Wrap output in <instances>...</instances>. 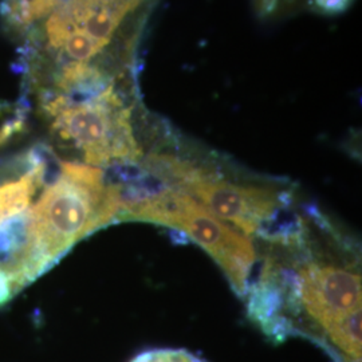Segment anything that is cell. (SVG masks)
I'll use <instances>...</instances> for the list:
<instances>
[{
	"mask_svg": "<svg viewBox=\"0 0 362 362\" xmlns=\"http://www.w3.org/2000/svg\"><path fill=\"white\" fill-rule=\"evenodd\" d=\"M122 203L121 188L106 181L104 169L61 163L57 177L18 218L16 251L26 285L78 242L118 221Z\"/></svg>",
	"mask_w": 362,
	"mask_h": 362,
	"instance_id": "1",
	"label": "cell"
},
{
	"mask_svg": "<svg viewBox=\"0 0 362 362\" xmlns=\"http://www.w3.org/2000/svg\"><path fill=\"white\" fill-rule=\"evenodd\" d=\"M129 362H207L185 349H152L137 354Z\"/></svg>",
	"mask_w": 362,
	"mask_h": 362,
	"instance_id": "8",
	"label": "cell"
},
{
	"mask_svg": "<svg viewBox=\"0 0 362 362\" xmlns=\"http://www.w3.org/2000/svg\"><path fill=\"white\" fill-rule=\"evenodd\" d=\"M296 299L315 332L345 362L361 360L360 272L311 262L298 272Z\"/></svg>",
	"mask_w": 362,
	"mask_h": 362,
	"instance_id": "5",
	"label": "cell"
},
{
	"mask_svg": "<svg viewBox=\"0 0 362 362\" xmlns=\"http://www.w3.org/2000/svg\"><path fill=\"white\" fill-rule=\"evenodd\" d=\"M59 0H7V13L11 25L27 27L52 13Z\"/></svg>",
	"mask_w": 362,
	"mask_h": 362,
	"instance_id": "7",
	"label": "cell"
},
{
	"mask_svg": "<svg viewBox=\"0 0 362 362\" xmlns=\"http://www.w3.org/2000/svg\"><path fill=\"white\" fill-rule=\"evenodd\" d=\"M146 221L184 233L203 248L223 270L233 290L243 297L257 263L250 238L220 219L194 197L172 188L124 199L118 221Z\"/></svg>",
	"mask_w": 362,
	"mask_h": 362,
	"instance_id": "2",
	"label": "cell"
},
{
	"mask_svg": "<svg viewBox=\"0 0 362 362\" xmlns=\"http://www.w3.org/2000/svg\"><path fill=\"white\" fill-rule=\"evenodd\" d=\"M351 0H314V4L318 10L326 13H341L348 8Z\"/></svg>",
	"mask_w": 362,
	"mask_h": 362,
	"instance_id": "9",
	"label": "cell"
},
{
	"mask_svg": "<svg viewBox=\"0 0 362 362\" xmlns=\"http://www.w3.org/2000/svg\"><path fill=\"white\" fill-rule=\"evenodd\" d=\"M52 134L76 149L83 164L103 168L137 163L143 152L132 125V107L113 85L76 100L58 94L43 105Z\"/></svg>",
	"mask_w": 362,
	"mask_h": 362,
	"instance_id": "3",
	"label": "cell"
},
{
	"mask_svg": "<svg viewBox=\"0 0 362 362\" xmlns=\"http://www.w3.org/2000/svg\"><path fill=\"white\" fill-rule=\"evenodd\" d=\"M144 0H66L46 22V40L69 64H89Z\"/></svg>",
	"mask_w": 362,
	"mask_h": 362,
	"instance_id": "6",
	"label": "cell"
},
{
	"mask_svg": "<svg viewBox=\"0 0 362 362\" xmlns=\"http://www.w3.org/2000/svg\"><path fill=\"white\" fill-rule=\"evenodd\" d=\"M146 165L168 188L194 197L248 238L284 207V194L275 188L233 182L175 156H151Z\"/></svg>",
	"mask_w": 362,
	"mask_h": 362,
	"instance_id": "4",
	"label": "cell"
}]
</instances>
